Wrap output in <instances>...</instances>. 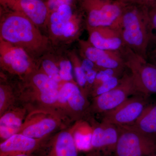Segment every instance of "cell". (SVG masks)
<instances>
[{
	"label": "cell",
	"mask_w": 156,
	"mask_h": 156,
	"mask_svg": "<svg viewBox=\"0 0 156 156\" xmlns=\"http://www.w3.org/2000/svg\"></svg>",
	"instance_id": "cell-37"
},
{
	"label": "cell",
	"mask_w": 156,
	"mask_h": 156,
	"mask_svg": "<svg viewBox=\"0 0 156 156\" xmlns=\"http://www.w3.org/2000/svg\"><path fill=\"white\" fill-rule=\"evenodd\" d=\"M3 156H31L30 154H19L13 155Z\"/></svg>",
	"instance_id": "cell-34"
},
{
	"label": "cell",
	"mask_w": 156,
	"mask_h": 156,
	"mask_svg": "<svg viewBox=\"0 0 156 156\" xmlns=\"http://www.w3.org/2000/svg\"><path fill=\"white\" fill-rule=\"evenodd\" d=\"M138 94H142L138 91L132 75L126 73L115 88L94 97L90 108L94 112L104 114L116 108L130 96Z\"/></svg>",
	"instance_id": "cell-6"
},
{
	"label": "cell",
	"mask_w": 156,
	"mask_h": 156,
	"mask_svg": "<svg viewBox=\"0 0 156 156\" xmlns=\"http://www.w3.org/2000/svg\"><path fill=\"white\" fill-rule=\"evenodd\" d=\"M39 156H78V148L71 132L62 131L46 143L43 144L39 149Z\"/></svg>",
	"instance_id": "cell-13"
},
{
	"label": "cell",
	"mask_w": 156,
	"mask_h": 156,
	"mask_svg": "<svg viewBox=\"0 0 156 156\" xmlns=\"http://www.w3.org/2000/svg\"><path fill=\"white\" fill-rule=\"evenodd\" d=\"M46 24L53 38L71 39L79 35L81 18L74 13L72 5H62L50 13Z\"/></svg>",
	"instance_id": "cell-7"
},
{
	"label": "cell",
	"mask_w": 156,
	"mask_h": 156,
	"mask_svg": "<svg viewBox=\"0 0 156 156\" xmlns=\"http://www.w3.org/2000/svg\"><path fill=\"white\" fill-rule=\"evenodd\" d=\"M149 156H156V153H155Z\"/></svg>",
	"instance_id": "cell-36"
},
{
	"label": "cell",
	"mask_w": 156,
	"mask_h": 156,
	"mask_svg": "<svg viewBox=\"0 0 156 156\" xmlns=\"http://www.w3.org/2000/svg\"><path fill=\"white\" fill-rule=\"evenodd\" d=\"M42 67L43 72L50 79L56 81L58 84L62 82L59 75V68L55 62L50 59H45L42 62Z\"/></svg>",
	"instance_id": "cell-23"
},
{
	"label": "cell",
	"mask_w": 156,
	"mask_h": 156,
	"mask_svg": "<svg viewBox=\"0 0 156 156\" xmlns=\"http://www.w3.org/2000/svg\"><path fill=\"white\" fill-rule=\"evenodd\" d=\"M148 96L133 95L113 109L104 113L102 122L116 126H128L138 119L148 105Z\"/></svg>",
	"instance_id": "cell-8"
},
{
	"label": "cell",
	"mask_w": 156,
	"mask_h": 156,
	"mask_svg": "<svg viewBox=\"0 0 156 156\" xmlns=\"http://www.w3.org/2000/svg\"><path fill=\"white\" fill-rule=\"evenodd\" d=\"M88 156H104L102 154L100 153L99 152L93 153L89 154Z\"/></svg>",
	"instance_id": "cell-33"
},
{
	"label": "cell",
	"mask_w": 156,
	"mask_h": 156,
	"mask_svg": "<svg viewBox=\"0 0 156 156\" xmlns=\"http://www.w3.org/2000/svg\"><path fill=\"white\" fill-rule=\"evenodd\" d=\"M25 15L10 11L1 20V39L23 48L28 53L38 54L48 46V39Z\"/></svg>",
	"instance_id": "cell-1"
},
{
	"label": "cell",
	"mask_w": 156,
	"mask_h": 156,
	"mask_svg": "<svg viewBox=\"0 0 156 156\" xmlns=\"http://www.w3.org/2000/svg\"><path fill=\"white\" fill-rule=\"evenodd\" d=\"M87 29L88 41L96 48L108 51H121L126 47L117 27L104 26Z\"/></svg>",
	"instance_id": "cell-12"
},
{
	"label": "cell",
	"mask_w": 156,
	"mask_h": 156,
	"mask_svg": "<svg viewBox=\"0 0 156 156\" xmlns=\"http://www.w3.org/2000/svg\"><path fill=\"white\" fill-rule=\"evenodd\" d=\"M128 126L143 134L156 137V103L148 104L138 119Z\"/></svg>",
	"instance_id": "cell-18"
},
{
	"label": "cell",
	"mask_w": 156,
	"mask_h": 156,
	"mask_svg": "<svg viewBox=\"0 0 156 156\" xmlns=\"http://www.w3.org/2000/svg\"><path fill=\"white\" fill-rule=\"evenodd\" d=\"M73 65L69 60H62L59 64V75L62 81L73 82Z\"/></svg>",
	"instance_id": "cell-25"
},
{
	"label": "cell",
	"mask_w": 156,
	"mask_h": 156,
	"mask_svg": "<svg viewBox=\"0 0 156 156\" xmlns=\"http://www.w3.org/2000/svg\"><path fill=\"white\" fill-rule=\"evenodd\" d=\"M32 83L38 93V99L47 105L57 102L59 84L50 79L44 72L37 73L32 78Z\"/></svg>",
	"instance_id": "cell-16"
},
{
	"label": "cell",
	"mask_w": 156,
	"mask_h": 156,
	"mask_svg": "<svg viewBox=\"0 0 156 156\" xmlns=\"http://www.w3.org/2000/svg\"><path fill=\"white\" fill-rule=\"evenodd\" d=\"M81 65L82 68L86 73L93 69L101 70L93 62L86 58L83 57V60H81Z\"/></svg>",
	"instance_id": "cell-30"
},
{
	"label": "cell",
	"mask_w": 156,
	"mask_h": 156,
	"mask_svg": "<svg viewBox=\"0 0 156 156\" xmlns=\"http://www.w3.org/2000/svg\"><path fill=\"white\" fill-rule=\"evenodd\" d=\"M41 140L17 133L1 143L0 155L30 154L41 147Z\"/></svg>",
	"instance_id": "cell-15"
},
{
	"label": "cell",
	"mask_w": 156,
	"mask_h": 156,
	"mask_svg": "<svg viewBox=\"0 0 156 156\" xmlns=\"http://www.w3.org/2000/svg\"><path fill=\"white\" fill-rule=\"evenodd\" d=\"M153 53H156V47L155 48L153 52Z\"/></svg>",
	"instance_id": "cell-35"
},
{
	"label": "cell",
	"mask_w": 156,
	"mask_h": 156,
	"mask_svg": "<svg viewBox=\"0 0 156 156\" xmlns=\"http://www.w3.org/2000/svg\"><path fill=\"white\" fill-rule=\"evenodd\" d=\"M119 1L124 4H126V5L135 4V2H136V0H119Z\"/></svg>",
	"instance_id": "cell-32"
},
{
	"label": "cell",
	"mask_w": 156,
	"mask_h": 156,
	"mask_svg": "<svg viewBox=\"0 0 156 156\" xmlns=\"http://www.w3.org/2000/svg\"><path fill=\"white\" fill-rule=\"evenodd\" d=\"M71 59L77 83L81 91L85 95V93L87 92L86 73L82 68L81 60L76 54L73 53L71 55Z\"/></svg>",
	"instance_id": "cell-21"
},
{
	"label": "cell",
	"mask_w": 156,
	"mask_h": 156,
	"mask_svg": "<svg viewBox=\"0 0 156 156\" xmlns=\"http://www.w3.org/2000/svg\"><path fill=\"white\" fill-rule=\"evenodd\" d=\"M117 28L125 46L147 59L149 47L156 38L143 6L136 4L126 5Z\"/></svg>",
	"instance_id": "cell-2"
},
{
	"label": "cell",
	"mask_w": 156,
	"mask_h": 156,
	"mask_svg": "<svg viewBox=\"0 0 156 156\" xmlns=\"http://www.w3.org/2000/svg\"><path fill=\"white\" fill-rule=\"evenodd\" d=\"M92 128L87 124L79 125L73 135L78 150L87 151L92 149Z\"/></svg>",
	"instance_id": "cell-19"
},
{
	"label": "cell",
	"mask_w": 156,
	"mask_h": 156,
	"mask_svg": "<svg viewBox=\"0 0 156 156\" xmlns=\"http://www.w3.org/2000/svg\"><path fill=\"white\" fill-rule=\"evenodd\" d=\"M145 10L152 30L156 32V1L146 6H142Z\"/></svg>",
	"instance_id": "cell-26"
},
{
	"label": "cell",
	"mask_w": 156,
	"mask_h": 156,
	"mask_svg": "<svg viewBox=\"0 0 156 156\" xmlns=\"http://www.w3.org/2000/svg\"><path fill=\"white\" fill-rule=\"evenodd\" d=\"M86 16L87 28L118 27L126 5L119 0H78Z\"/></svg>",
	"instance_id": "cell-3"
},
{
	"label": "cell",
	"mask_w": 156,
	"mask_h": 156,
	"mask_svg": "<svg viewBox=\"0 0 156 156\" xmlns=\"http://www.w3.org/2000/svg\"><path fill=\"white\" fill-rule=\"evenodd\" d=\"M125 71L114 69H102L98 71L93 89L102 83L114 76H122L124 75Z\"/></svg>",
	"instance_id": "cell-24"
},
{
	"label": "cell",
	"mask_w": 156,
	"mask_h": 156,
	"mask_svg": "<svg viewBox=\"0 0 156 156\" xmlns=\"http://www.w3.org/2000/svg\"><path fill=\"white\" fill-rule=\"evenodd\" d=\"M100 70L95 69L89 71L86 73V80H87V92L89 91V89H93V86L95 83L96 75L98 71Z\"/></svg>",
	"instance_id": "cell-29"
},
{
	"label": "cell",
	"mask_w": 156,
	"mask_h": 156,
	"mask_svg": "<svg viewBox=\"0 0 156 156\" xmlns=\"http://www.w3.org/2000/svg\"><path fill=\"white\" fill-rule=\"evenodd\" d=\"M126 67L130 70L138 91L149 96L156 94V66L125 47L122 51Z\"/></svg>",
	"instance_id": "cell-5"
},
{
	"label": "cell",
	"mask_w": 156,
	"mask_h": 156,
	"mask_svg": "<svg viewBox=\"0 0 156 156\" xmlns=\"http://www.w3.org/2000/svg\"><path fill=\"white\" fill-rule=\"evenodd\" d=\"M0 3L10 11L25 15L37 27L47 23L49 12L44 0H0Z\"/></svg>",
	"instance_id": "cell-11"
},
{
	"label": "cell",
	"mask_w": 156,
	"mask_h": 156,
	"mask_svg": "<svg viewBox=\"0 0 156 156\" xmlns=\"http://www.w3.org/2000/svg\"><path fill=\"white\" fill-rule=\"evenodd\" d=\"M58 123L57 117L50 112L35 111L26 117L18 133L34 139H42L55 130Z\"/></svg>",
	"instance_id": "cell-9"
},
{
	"label": "cell",
	"mask_w": 156,
	"mask_h": 156,
	"mask_svg": "<svg viewBox=\"0 0 156 156\" xmlns=\"http://www.w3.org/2000/svg\"><path fill=\"white\" fill-rule=\"evenodd\" d=\"M9 99V93L4 86L0 87V111L1 115H3L4 111L7 108Z\"/></svg>",
	"instance_id": "cell-28"
},
{
	"label": "cell",
	"mask_w": 156,
	"mask_h": 156,
	"mask_svg": "<svg viewBox=\"0 0 156 156\" xmlns=\"http://www.w3.org/2000/svg\"><path fill=\"white\" fill-rule=\"evenodd\" d=\"M118 126L119 135L114 156H149L156 153V137L129 126Z\"/></svg>",
	"instance_id": "cell-4"
},
{
	"label": "cell",
	"mask_w": 156,
	"mask_h": 156,
	"mask_svg": "<svg viewBox=\"0 0 156 156\" xmlns=\"http://www.w3.org/2000/svg\"><path fill=\"white\" fill-rule=\"evenodd\" d=\"M74 0H47L46 4L48 7L49 15L59 8L64 5H72Z\"/></svg>",
	"instance_id": "cell-27"
},
{
	"label": "cell",
	"mask_w": 156,
	"mask_h": 156,
	"mask_svg": "<svg viewBox=\"0 0 156 156\" xmlns=\"http://www.w3.org/2000/svg\"><path fill=\"white\" fill-rule=\"evenodd\" d=\"M155 1L156 0H136L135 4L141 6H146Z\"/></svg>",
	"instance_id": "cell-31"
},
{
	"label": "cell",
	"mask_w": 156,
	"mask_h": 156,
	"mask_svg": "<svg viewBox=\"0 0 156 156\" xmlns=\"http://www.w3.org/2000/svg\"><path fill=\"white\" fill-rule=\"evenodd\" d=\"M79 43L83 57L88 58L95 64L100 59L112 55L115 51H119L101 50L94 47L89 41L80 40Z\"/></svg>",
	"instance_id": "cell-20"
},
{
	"label": "cell",
	"mask_w": 156,
	"mask_h": 156,
	"mask_svg": "<svg viewBox=\"0 0 156 156\" xmlns=\"http://www.w3.org/2000/svg\"><path fill=\"white\" fill-rule=\"evenodd\" d=\"M24 111L20 109L10 111L0 119V137L2 141L19 132L23 122Z\"/></svg>",
	"instance_id": "cell-17"
},
{
	"label": "cell",
	"mask_w": 156,
	"mask_h": 156,
	"mask_svg": "<svg viewBox=\"0 0 156 156\" xmlns=\"http://www.w3.org/2000/svg\"><path fill=\"white\" fill-rule=\"evenodd\" d=\"M57 102L68 106L70 111L78 117L83 115L88 106L85 95L74 82H66L59 88Z\"/></svg>",
	"instance_id": "cell-14"
},
{
	"label": "cell",
	"mask_w": 156,
	"mask_h": 156,
	"mask_svg": "<svg viewBox=\"0 0 156 156\" xmlns=\"http://www.w3.org/2000/svg\"><path fill=\"white\" fill-rule=\"evenodd\" d=\"M122 76L113 77L106 82L95 87L92 91V96L95 97L114 89L120 83Z\"/></svg>",
	"instance_id": "cell-22"
},
{
	"label": "cell",
	"mask_w": 156,
	"mask_h": 156,
	"mask_svg": "<svg viewBox=\"0 0 156 156\" xmlns=\"http://www.w3.org/2000/svg\"><path fill=\"white\" fill-rule=\"evenodd\" d=\"M1 66L9 72L23 75L30 73L32 62L29 54L23 48L1 39Z\"/></svg>",
	"instance_id": "cell-10"
}]
</instances>
